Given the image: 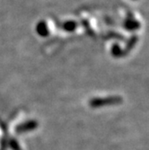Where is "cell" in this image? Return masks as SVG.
<instances>
[{
    "mask_svg": "<svg viewBox=\"0 0 149 150\" xmlns=\"http://www.w3.org/2000/svg\"><path fill=\"white\" fill-rule=\"evenodd\" d=\"M37 33H39V35L40 36H47L48 35V28L47 25L44 22H40L39 23V24L37 25Z\"/></svg>",
    "mask_w": 149,
    "mask_h": 150,
    "instance_id": "obj_1",
    "label": "cell"
},
{
    "mask_svg": "<svg viewBox=\"0 0 149 150\" xmlns=\"http://www.w3.org/2000/svg\"><path fill=\"white\" fill-rule=\"evenodd\" d=\"M108 100H104V101H97V100H95V101H93V102H91L90 103H91V105H93V107H96V106H98L100 103H115V98H107Z\"/></svg>",
    "mask_w": 149,
    "mask_h": 150,
    "instance_id": "obj_2",
    "label": "cell"
},
{
    "mask_svg": "<svg viewBox=\"0 0 149 150\" xmlns=\"http://www.w3.org/2000/svg\"><path fill=\"white\" fill-rule=\"evenodd\" d=\"M63 28L66 31L72 32V31H74L76 29V23L75 22H66V23H64Z\"/></svg>",
    "mask_w": 149,
    "mask_h": 150,
    "instance_id": "obj_3",
    "label": "cell"
}]
</instances>
